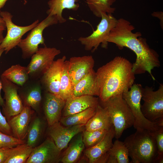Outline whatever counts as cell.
<instances>
[{"mask_svg":"<svg viewBox=\"0 0 163 163\" xmlns=\"http://www.w3.org/2000/svg\"><path fill=\"white\" fill-rule=\"evenodd\" d=\"M135 29L129 21L120 18L107 37L106 41L115 44L120 50L126 47L132 50L136 56V61L132 64L134 74L147 72L155 81L152 70L160 66L159 55L150 47L146 39L141 37L140 32L133 31Z\"/></svg>","mask_w":163,"mask_h":163,"instance_id":"1","label":"cell"},{"mask_svg":"<svg viewBox=\"0 0 163 163\" xmlns=\"http://www.w3.org/2000/svg\"><path fill=\"white\" fill-rule=\"evenodd\" d=\"M96 73L98 98L101 102L129 90L135 79L132 64L121 56H116L99 68Z\"/></svg>","mask_w":163,"mask_h":163,"instance_id":"2","label":"cell"},{"mask_svg":"<svg viewBox=\"0 0 163 163\" xmlns=\"http://www.w3.org/2000/svg\"><path fill=\"white\" fill-rule=\"evenodd\" d=\"M136 130L123 142L131 159L130 163H156L158 150L152 131L146 129Z\"/></svg>","mask_w":163,"mask_h":163,"instance_id":"3","label":"cell"},{"mask_svg":"<svg viewBox=\"0 0 163 163\" xmlns=\"http://www.w3.org/2000/svg\"><path fill=\"white\" fill-rule=\"evenodd\" d=\"M100 104L107 110L115 131V137L118 139L123 131L133 126L134 117L122 94L113 96Z\"/></svg>","mask_w":163,"mask_h":163,"instance_id":"4","label":"cell"},{"mask_svg":"<svg viewBox=\"0 0 163 163\" xmlns=\"http://www.w3.org/2000/svg\"><path fill=\"white\" fill-rule=\"evenodd\" d=\"M143 88L140 84H134L129 90L123 93L122 96L134 117L133 126L135 129H146L153 131L161 126H159L157 121L152 122L148 120L142 114L141 108V101Z\"/></svg>","mask_w":163,"mask_h":163,"instance_id":"5","label":"cell"},{"mask_svg":"<svg viewBox=\"0 0 163 163\" xmlns=\"http://www.w3.org/2000/svg\"><path fill=\"white\" fill-rule=\"evenodd\" d=\"M101 18L96 29L91 35L86 37H80L78 39L86 50L94 52L101 44L103 48L107 47V38L116 25L117 19L112 14H104Z\"/></svg>","mask_w":163,"mask_h":163,"instance_id":"6","label":"cell"},{"mask_svg":"<svg viewBox=\"0 0 163 163\" xmlns=\"http://www.w3.org/2000/svg\"><path fill=\"white\" fill-rule=\"evenodd\" d=\"M58 23L56 16L48 15L32 29L26 37L22 39L17 46L21 50L23 57L29 58L34 54L38 50L39 45L44 43L43 32L45 29Z\"/></svg>","mask_w":163,"mask_h":163,"instance_id":"7","label":"cell"},{"mask_svg":"<svg viewBox=\"0 0 163 163\" xmlns=\"http://www.w3.org/2000/svg\"><path fill=\"white\" fill-rule=\"evenodd\" d=\"M142 99L144 101L141 110L144 116L148 120L155 122L163 117V84H160L157 90L152 87L143 88Z\"/></svg>","mask_w":163,"mask_h":163,"instance_id":"8","label":"cell"},{"mask_svg":"<svg viewBox=\"0 0 163 163\" xmlns=\"http://www.w3.org/2000/svg\"><path fill=\"white\" fill-rule=\"evenodd\" d=\"M0 16L5 22L7 30V34L0 44V49H3L5 54L17 46L22 36L39 23V20H37L30 25L19 26L13 22L12 19L13 16L9 12L0 11Z\"/></svg>","mask_w":163,"mask_h":163,"instance_id":"9","label":"cell"},{"mask_svg":"<svg viewBox=\"0 0 163 163\" xmlns=\"http://www.w3.org/2000/svg\"><path fill=\"white\" fill-rule=\"evenodd\" d=\"M2 89L4 93V105L2 107L5 115L8 120L20 113L24 105L18 93L16 85L1 75Z\"/></svg>","mask_w":163,"mask_h":163,"instance_id":"10","label":"cell"},{"mask_svg":"<svg viewBox=\"0 0 163 163\" xmlns=\"http://www.w3.org/2000/svg\"><path fill=\"white\" fill-rule=\"evenodd\" d=\"M60 53V50L54 47L45 46L39 48L31 56V61L27 67L29 75H43L52 63L55 57Z\"/></svg>","mask_w":163,"mask_h":163,"instance_id":"11","label":"cell"},{"mask_svg":"<svg viewBox=\"0 0 163 163\" xmlns=\"http://www.w3.org/2000/svg\"><path fill=\"white\" fill-rule=\"evenodd\" d=\"M61 151L51 138H47L40 145L33 148L26 163H58L61 158Z\"/></svg>","mask_w":163,"mask_h":163,"instance_id":"12","label":"cell"},{"mask_svg":"<svg viewBox=\"0 0 163 163\" xmlns=\"http://www.w3.org/2000/svg\"><path fill=\"white\" fill-rule=\"evenodd\" d=\"M85 125L66 126L58 122L50 126L49 134L60 150L66 148L75 136L85 130Z\"/></svg>","mask_w":163,"mask_h":163,"instance_id":"13","label":"cell"},{"mask_svg":"<svg viewBox=\"0 0 163 163\" xmlns=\"http://www.w3.org/2000/svg\"><path fill=\"white\" fill-rule=\"evenodd\" d=\"M114 137L115 131L113 126L99 142L86 149L85 155L89 163H106L109 151L113 145L112 140Z\"/></svg>","mask_w":163,"mask_h":163,"instance_id":"14","label":"cell"},{"mask_svg":"<svg viewBox=\"0 0 163 163\" xmlns=\"http://www.w3.org/2000/svg\"><path fill=\"white\" fill-rule=\"evenodd\" d=\"M66 57L54 61L43 75L42 80L48 92L59 96L60 80Z\"/></svg>","mask_w":163,"mask_h":163,"instance_id":"15","label":"cell"},{"mask_svg":"<svg viewBox=\"0 0 163 163\" xmlns=\"http://www.w3.org/2000/svg\"><path fill=\"white\" fill-rule=\"evenodd\" d=\"M69 61L68 73L73 86L93 69L94 64L91 56L72 57Z\"/></svg>","mask_w":163,"mask_h":163,"instance_id":"16","label":"cell"},{"mask_svg":"<svg viewBox=\"0 0 163 163\" xmlns=\"http://www.w3.org/2000/svg\"><path fill=\"white\" fill-rule=\"evenodd\" d=\"M33 113L30 107L24 105L20 113L8 120L13 136L21 140L25 139L27 136Z\"/></svg>","mask_w":163,"mask_h":163,"instance_id":"17","label":"cell"},{"mask_svg":"<svg viewBox=\"0 0 163 163\" xmlns=\"http://www.w3.org/2000/svg\"><path fill=\"white\" fill-rule=\"evenodd\" d=\"M99 103V98L95 96H73L65 100L63 110V116H67L82 112L89 108L96 107Z\"/></svg>","mask_w":163,"mask_h":163,"instance_id":"18","label":"cell"},{"mask_svg":"<svg viewBox=\"0 0 163 163\" xmlns=\"http://www.w3.org/2000/svg\"><path fill=\"white\" fill-rule=\"evenodd\" d=\"M65 103V101L59 96L49 92L46 94L44 110L49 126L59 122Z\"/></svg>","mask_w":163,"mask_h":163,"instance_id":"19","label":"cell"},{"mask_svg":"<svg viewBox=\"0 0 163 163\" xmlns=\"http://www.w3.org/2000/svg\"><path fill=\"white\" fill-rule=\"evenodd\" d=\"M113 125L106 109L99 103L96 112L85 125V130L91 131L97 130H110Z\"/></svg>","mask_w":163,"mask_h":163,"instance_id":"20","label":"cell"},{"mask_svg":"<svg viewBox=\"0 0 163 163\" xmlns=\"http://www.w3.org/2000/svg\"><path fill=\"white\" fill-rule=\"evenodd\" d=\"M99 96L96 72L93 69L73 86V96Z\"/></svg>","mask_w":163,"mask_h":163,"instance_id":"21","label":"cell"},{"mask_svg":"<svg viewBox=\"0 0 163 163\" xmlns=\"http://www.w3.org/2000/svg\"><path fill=\"white\" fill-rule=\"evenodd\" d=\"M80 0H50L47 2L49 9L46 11L48 15L56 16L58 23H63L66 20L62 15L65 9L76 11L79 7L77 3Z\"/></svg>","mask_w":163,"mask_h":163,"instance_id":"22","label":"cell"},{"mask_svg":"<svg viewBox=\"0 0 163 163\" xmlns=\"http://www.w3.org/2000/svg\"><path fill=\"white\" fill-rule=\"evenodd\" d=\"M79 134L61 157L60 161L62 162L75 163L80 157L85 145L83 140V133Z\"/></svg>","mask_w":163,"mask_h":163,"instance_id":"23","label":"cell"},{"mask_svg":"<svg viewBox=\"0 0 163 163\" xmlns=\"http://www.w3.org/2000/svg\"><path fill=\"white\" fill-rule=\"evenodd\" d=\"M97 107L89 108L82 112L67 116H63L61 117L59 122L62 125L66 126L85 125L95 114Z\"/></svg>","mask_w":163,"mask_h":163,"instance_id":"24","label":"cell"},{"mask_svg":"<svg viewBox=\"0 0 163 163\" xmlns=\"http://www.w3.org/2000/svg\"><path fill=\"white\" fill-rule=\"evenodd\" d=\"M1 75L16 85L22 86L28 80L29 75L27 67L17 64L5 70Z\"/></svg>","mask_w":163,"mask_h":163,"instance_id":"25","label":"cell"},{"mask_svg":"<svg viewBox=\"0 0 163 163\" xmlns=\"http://www.w3.org/2000/svg\"><path fill=\"white\" fill-rule=\"evenodd\" d=\"M93 14L101 18L104 14H112L116 10L112 7L116 0H84Z\"/></svg>","mask_w":163,"mask_h":163,"instance_id":"26","label":"cell"},{"mask_svg":"<svg viewBox=\"0 0 163 163\" xmlns=\"http://www.w3.org/2000/svg\"><path fill=\"white\" fill-rule=\"evenodd\" d=\"M69 61L65 62L60 80L59 96L64 100L73 96V85L68 73Z\"/></svg>","mask_w":163,"mask_h":163,"instance_id":"27","label":"cell"},{"mask_svg":"<svg viewBox=\"0 0 163 163\" xmlns=\"http://www.w3.org/2000/svg\"><path fill=\"white\" fill-rule=\"evenodd\" d=\"M33 148L25 143L14 147L10 156L5 163H26Z\"/></svg>","mask_w":163,"mask_h":163,"instance_id":"28","label":"cell"},{"mask_svg":"<svg viewBox=\"0 0 163 163\" xmlns=\"http://www.w3.org/2000/svg\"><path fill=\"white\" fill-rule=\"evenodd\" d=\"M42 123L40 119L37 117L30 124L26 143L34 148L39 140L42 132Z\"/></svg>","mask_w":163,"mask_h":163,"instance_id":"29","label":"cell"},{"mask_svg":"<svg viewBox=\"0 0 163 163\" xmlns=\"http://www.w3.org/2000/svg\"><path fill=\"white\" fill-rule=\"evenodd\" d=\"M109 152L116 158L117 163L129 162L128 150L123 142L117 139L113 143Z\"/></svg>","mask_w":163,"mask_h":163,"instance_id":"30","label":"cell"},{"mask_svg":"<svg viewBox=\"0 0 163 163\" xmlns=\"http://www.w3.org/2000/svg\"><path fill=\"white\" fill-rule=\"evenodd\" d=\"M41 100V89L39 86H37L30 90L24 97V105L28 106L37 112L39 109Z\"/></svg>","mask_w":163,"mask_h":163,"instance_id":"31","label":"cell"},{"mask_svg":"<svg viewBox=\"0 0 163 163\" xmlns=\"http://www.w3.org/2000/svg\"><path fill=\"white\" fill-rule=\"evenodd\" d=\"M109 130L103 129L91 131L84 130L82 132L83 140L85 146L88 148L96 145L102 139Z\"/></svg>","mask_w":163,"mask_h":163,"instance_id":"32","label":"cell"},{"mask_svg":"<svg viewBox=\"0 0 163 163\" xmlns=\"http://www.w3.org/2000/svg\"><path fill=\"white\" fill-rule=\"evenodd\" d=\"M155 139L158 150L157 163L163 162V126L160 127L157 129L152 131Z\"/></svg>","mask_w":163,"mask_h":163,"instance_id":"33","label":"cell"},{"mask_svg":"<svg viewBox=\"0 0 163 163\" xmlns=\"http://www.w3.org/2000/svg\"><path fill=\"white\" fill-rule=\"evenodd\" d=\"M24 140L19 139L12 136L5 134L0 131V148L13 147L24 144Z\"/></svg>","mask_w":163,"mask_h":163,"instance_id":"34","label":"cell"},{"mask_svg":"<svg viewBox=\"0 0 163 163\" xmlns=\"http://www.w3.org/2000/svg\"><path fill=\"white\" fill-rule=\"evenodd\" d=\"M0 131L5 134L12 135L11 130L6 118L0 110Z\"/></svg>","mask_w":163,"mask_h":163,"instance_id":"35","label":"cell"},{"mask_svg":"<svg viewBox=\"0 0 163 163\" xmlns=\"http://www.w3.org/2000/svg\"><path fill=\"white\" fill-rule=\"evenodd\" d=\"M13 147L0 148V163H5L10 156Z\"/></svg>","mask_w":163,"mask_h":163,"instance_id":"36","label":"cell"},{"mask_svg":"<svg viewBox=\"0 0 163 163\" xmlns=\"http://www.w3.org/2000/svg\"><path fill=\"white\" fill-rule=\"evenodd\" d=\"M153 16L157 17L160 20V24L161 27H163V12L161 11L154 12L152 14Z\"/></svg>","mask_w":163,"mask_h":163,"instance_id":"37","label":"cell"},{"mask_svg":"<svg viewBox=\"0 0 163 163\" xmlns=\"http://www.w3.org/2000/svg\"><path fill=\"white\" fill-rule=\"evenodd\" d=\"M4 52V50L3 49H0V58ZM2 89V84L0 80V106H2L3 107L4 105V101L1 95V91Z\"/></svg>","mask_w":163,"mask_h":163,"instance_id":"38","label":"cell"},{"mask_svg":"<svg viewBox=\"0 0 163 163\" xmlns=\"http://www.w3.org/2000/svg\"><path fill=\"white\" fill-rule=\"evenodd\" d=\"M0 28L6 29L5 23L3 18L0 17Z\"/></svg>","mask_w":163,"mask_h":163,"instance_id":"39","label":"cell"},{"mask_svg":"<svg viewBox=\"0 0 163 163\" xmlns=\"http://www.w3.org/2000/svg\"><path fill=\"white\" fill-rule=\"evenodd\" d=\"M5 30V29L0 28V44L4 38L3 34V31Z\"/></svg>","mask_w":163,"mask_h":163,"instance_id":"40","label":"cell"},{"mask_svg":"<svg viewBox=\"0 0 163 163\" xmlns=\"http://www.w3.org/2000/svg\"><path fill=\"white\" fill-rule=\"evenodd\" d=\"M8 0H0V11L5 6L6 2Z\"/></svg>","mask_w":163,"mask_h":163,"instance_id":"41","label":"cell"}]
</instances>
